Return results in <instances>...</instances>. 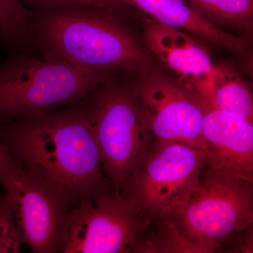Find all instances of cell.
<instances>
[{"mask_svg": "<svg viewBox=\"0 0 253 253\" xmlns=\"http://www.w3.org/2000/svg\"><path fill=\"white\" fill-rule=\"evenodd\" d=\"M26 7L34 8L36 11H46L69 5L101 6L102 0H23Z\"/></svg>", "mask_w": 253, "mask_h": 253, "instance_id": "ac0fdd59", "label": "cell"}, {"mask_svg": "<svg viewBox=\"0 0 253 253\" xmlns=\"http://www.w3.org/2000/svg\"><path fill=\"white\" fill-rule=\"evenodd\" d=\"M64 61L18 56L0 66V124L74 104L109 81Z\"/></svg>", "mask_w": 253, "mask_h": 253, "instance_id": "277c9868", "label": "cell"}, {"mask_svg": "<svg viewBox=\"0 0 253 253\" xmlns=\"http://www.w3.org/2000/svg\"><path fill=\"white\" fill-rule=\"evenodd\" d=\"M113 6L147 16L158 23L183 30L221 49L237 54L247 51L250 42L214 26L184 0H104Z\"/></svg>", "mask_w": 253, "mask_h": 253, "instance_id": "7c38bea8", "label": "cell"}, {"mask_svg": "<svg viewBox=\"0 0 253 253\" xmlns=\"http://www.w3.org/2000/svg\"><path fill=\"white\" fill-rule=\"evenodd\" d=\"M109 81L98 88L84 108L105 176L120 191L123 183L144 166L157 143L132 86Z\"/></svg>", "mask_w": 253, "mask_h": 253, "instance_id": "5b68a950", "label": "cell"}, {"mask_svg": "<svg viewBox=\"0 0 253 253\" xmlns=\"http://www.w3.org/2000/svg\"><path fill=\"white\" fill-rule=\"evenodd\" d=\"M0 138L18 161L61 186L75 204L113 186L84 106L0 124Z\"/></svg>", "mask_w": 253, "mask_h": 253, "instance_id": "6da1fadb", "label": "cell"}, {"mask_svg": "<svg viewBox=\"0 0 253 253\" xmlns=\"http://www.w3.org/2000/svg\"><path fill=\"white\" fill-rule=\"evenodd\" d=\"M253 122V98L251 86L234 66L214 65L211 106Z\"/></svg>", "mask_w": 253, "mask_h": 253, "instance_id": "4fadbf2b", "label": "cell"}, {"mask_svg": "<svg viewBox=\"0 0 253 253\" xmlns=\"http://www.w3.org/2000/svg\"><path fill=\"white\" fill-rule=\"evenodd\" d=\"M151 217L110 186L75 204L62 253H140Z\"/></svg>", "mask_w": 253, "mask_h": 253, "instance_id": "8992f818", "label": "cell"}, {"mask_svg": "<svg viewBox=\"0 0 253 253\" xmlns=\"http://www.w3.org/2000/svg\"><path fill=\"white\" fill-rule=\"evenodd\" d=\"M22 245L9 201L0 194V253H21Z\"/></svg>", "mask_w": 253, "mask_h": 253, "instance_id": "2e32d148", "label": "cell"}, {"mask_svg": "<svg viewBox=\"0 0 253 253\" xmlns=\"http://www.w3.org/2000/svg\"><path fill=\"white\" fill-rule=\"evenodd\" d=\"M156 215L172 227L189 252H212L224 240L252 229L253 183L222 177L206 167Z\"/></svg>", "mask_w": 253, "mask_h": 253, "instance_id": "3957f363", "label": "cell"}, {"mask_svg": "<svg viewBox=\"0 0 253 253\" xmlns=\"http://www.w3.org/2000/svg\"><path fill=\"white\" fill-rule=\"evenodd\" d=\"M207 166L202 149L179 143L157 144L144 166L119 191L153 217L170 207Z\"/></svg>", "mask_w": 253, "mask_h": 253, "instance_id": "9c48e42d", "label": "cell"}, {"mask_svg": "<svg viewBox=\"0 0 253 253\" xmlns=\"http://www.w3.org/2000/svg\"><path fill=\"white\" fill-rule=\"evenodd\" d=\"M31 12L23 0H0V43L16 46L26 41Z\"/></svg>", "mask_w": 253, "mask_h": 253, "instance_id": "9a60e30c", "label": "cell"}, {"mask_svg": "<svg viewBox=\"0 0 253 253\" xmlns=\"http://www.w3.org/2000/svg\"><path fill=\"white\" fill-rule=\"evenodd\" d=\"M23 245L35 253H62L75 201L61 186L22 163L5 191Z\"/></svg>", "mask_w": 253, "mask_h": 253, "instance_id": "ba28073f", "label": "cell"}, {"mask_svg": "<svg viewBox=\"0 0 253 253\" xmlns=\"http://www.w3.org/2000/svg\"><path fill=\"white\" fill-rule=\"evenodd\" d=\"M113 6L69 5L31 13L44 57L94 72L142 74L156 67L141 37Z\"/></svg>", "mask_w": 253, "mask_h": 253, "instance_id": "7a4b0ae2", "label": "cell"}, {"mask_svg": "<svg viewBox=\"0 0 253 253\" xmlns=\"http://www.w3.org/2000/svg\"><path fill=\"white\" fill-rule=\"evenodd\" d=\"M21 167L22 163L11 155L0 138V184L5 191L11 189L14 184Z\"/></svg>", "mask_w": 253, "mask_h": 253, "instance_id": "e0dca14e", "label": "cell"}, {"mask_svg": "<svg viewBox=\"0 0 253 253\" xmlns=\"http://www.w3.org/2000/svg\"><path fill=\"white\" fill-rule=\"evenodd\" d=\"M131 86L158 145L179 143L203 149L210 105L201 95L157 66L137 75Z\"/></svg>", "mask_w": 253, "mask_h": 253, "instance_id": "52a82bcc", "label": "cell"}, {"mask_svg": "<svg viewBox=\"0 0 253 253\" xmlns=\"http://www.w3.org/2000/svg\"><path fill=\"white\" fill-rule=\"evenodd\" d=\"M139 15L141 40L150 54L211 105L214 64L209 51L187 32Z\"/></svg>", "mask_w": 253, "mask_h": 253, "instance_id": "30bf717a", "label": "cell"}, {"mask_svg": "<svg viewBox=\"0 0 253 253\" xmlns=\"http://www.w3.org/2000/svg\"><path fill=\"white\" fill-rule=\"evenodd\" d=\"M214 26L251 31L253 0H184Z\"/></svg>", "mask_w": 253, "mask_h": 253, "instance_id": "5bb4252c", "label": "cell"}, {"mask_svg": "<svg viewBox=\"0 0 253 253\" xmlns=\"http://www.w3.org/2000/svg\"><path fill=\"white\" fill-rule=\"evenodd\" d=\"M203 135L202 150L211 171L227 179L253 183V122L210 106Z\"/></svg>", "mask_w": 253, "mask_h": 253, "instance_id": "8fae6325", "label": "cell"}]
</instances>
